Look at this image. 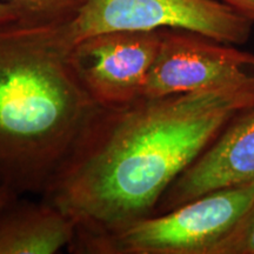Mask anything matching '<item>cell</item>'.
<instances>
[{"label": "cell", "mask_w": 254, "mask_h": 254, "mask_svg": "<svg viewBox=\"0 0 254 254\" xmlns=\"http://www.w3.org/2000/svg\"><path fill=\"white\" fill-rule=\"evenodd\" d=\"M251 106L254 80L95 107L41 194L74 222L68 249L152 217L171 184Z\"/></svg>", "instance_id": "6da1fadb"}, {"label": "cell", "mask_w": 254, "mask_h": 254, "mask_svg": "<svg viewBox=\"0 0 254 254\" xmlns=\"http://www.w3.org/2000/svg\"><path fill=\"white\" fill-rule=\"evenodd\" d=\"M69 23L0 28V186L43 194L97 105L73 64Z\"/></svg>", "instance_id": "7a4b0ae2"}, {"label": "cell", "mask_w": 254, "mask_h": 254, "mask_svg": "<svg viewBox=\"0 0 254 254\" xmlns=\"http://www.w3.org/2000/svg\"><path fill=\"white\" fill-rule=\"evenodd\" d=\"M254 204V183L218 189L111 236L68 249L78 254H213Z\"/></svg>", "instance_id": "3957f363"}, {"label": "cell", "mask_w": 254, "mask_h": 254, "mask_svg": "<svg viewBox=\"0 0 254 254\" xmlns=\"http://www.w3.org/2000/svg\"><path fill=\"white\" fill-rule=\"evenodd\" d=\"M253 25L218 0H86L69 31L74 44L104 32L178 28L237 46L249 41Z\"/></svg>", "instance_id": "277c9868"}, {"label": "cell", "mask_w": 254, "mask_h": 254, "mask_svg": "<svg viewBox=\"0 0 254 254\" xmlns=\"http://www.w3.org/2000/svg\"><path fill=\"white\" fill-rule=\"evenodd\" d=\"M146 98L192 93L254 80V55L196 32L163 28Z\"/></svg>", "instance_id": "5b68a950"}, {"label": "cell", "mask_w": 254, "mask_h": 254, "mask_svg": "<svg viewBox=\"0 0 254 254\" xmlns=\"http://www.w3.org/2000/svg\"><path fill=\"white\" fill-rule=\"evenodd\" d=\"M158 31H111L74 44L73 64L97 106H118L142 98L160 47Z\"/></svg>", "instance_id": "8992f818"}, {"label": "cell", "mask_w": 254, "mask_h": 254, "mask_svg": "<svg viewBox=\"0 0 254 254\" xmlns=\"http://www.w3.org/2000/svg\"><path fill=\"white\" fill-rule=\"evenodd\" d=\"M251 183H254V106L238 113L171 184L153 215L172 211L211 190Z\"/></svg>", "instance_id": "52a82bcc"}, {"label": "cell", "mask_w": 254, "mask_h": 254, "mask_svg": "<svg viewBox=\"0 0 254 254\" xmlns=\"http://www.w3.org/2000/svg\"><path fill=\"white\" fill-rule=\"evenodd\" d=\"M19 196L0 209V254H55L68 249L77 231L72 219L46 200Z\"/></svg>", "instance_id": "ba28073f"}, {"label": "cell", "mask_w": 254, "mask_h": 254, "mask_svg": "<svg viewBox=\"0 0 254 254\" xmlns=\"http://www.w3.org/2000/svg\"><path fill=\"white\" fill-rule=\"evenodd\" d=\"M18 9L27 24H65L74 19L86 0H2Z\"/></svg>", "instance_id": "9c48e42d"}, {"label": "cell", "mask_w": 254, "mask_h": 254, "mask_svg": "<svg viewBox=\"0 0 254 254\" xmlns=\"http://www.w3.org/2000/svg\"><path fill=\"white\" fill-rule=\"evenodd\" d=\"M213 254H254V204Z\"/></svg>", "instance_id": "30bf717a"}, {"label": "cell", "mask_w": 254, "mask_h": 254, "mask_svg": "<svg viewBox=\"0 0 254 254\" xmlns=\"http://www.w3.org/2000/svg\"><path fill=\"white\" fill-rule=\"evenodd\" d=\"M23 21L20 13L17 8L7 4V2L0 0V28H4L9 25Z\"/></svg>", "instance_id": "8fae6325"}, {"label": "cell", "mask_w": 254, "mask_h": 254, "mask_svg": "<svg viewBox=\"0 0 254 254\" xmlns=\"http://www.w3.org/2000/svg\"><path fill=\"white\" fill-rule=\"evenodd\" d=\"M218 1L230 6L254 24V0H218Z\"/></svg>", "instance_id": "7c38bea8"}, {"label": "cell", "mask_w": 254, "mask_h": 254, "mask_svg": "<svg viewBox=\"0 0 254 254\" xmlns=\"http://www.w3.org/2000/svg\"><path fill=\"white\" fill-rule=\"evenodd\" d=\"M17 196H19V194L13 192V190H11L5 186H0V209L4 207L6 204H8L11 200L17 198Z\"/></svg>", "instance_id": "4fadbf2b"}]
</instances>
